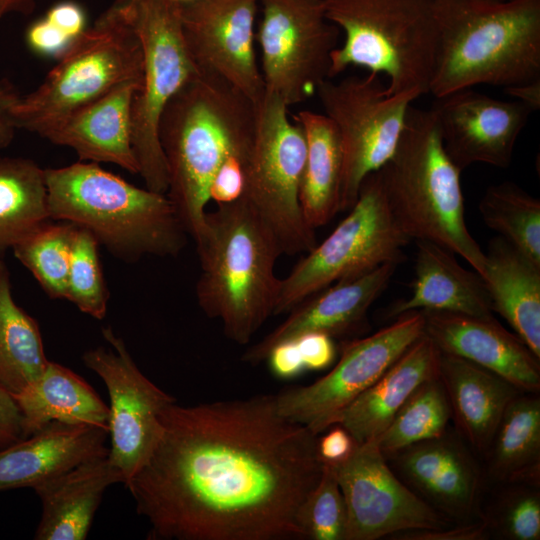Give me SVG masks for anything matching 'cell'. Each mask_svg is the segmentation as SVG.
Instances as JSON below:
<instances>
[{
    "label": "cell",
    "instance_id": "obj_1",
    "mask_svg": "<svg viewBox=\"0 0 540 540\" xmlns=\"http://www.w3.org/2000/svg\"><path fill=\"white\" fill-rule=\"evenodd\" d=\"M145 465L125 485L152 540H304L299 511L323 463L317 437L275 394L169 405Z\"/></svg>",
    "mask_w": 540,
    "mask_h": 540
},
{
    "label": "cell",
    "instance_id": "obj_2",
    "mask_svg": "<svg viewBox=\"0 0 540 540\" xmlns=\"http://www.w3.org/2000/svg\"><path fill=\"white\" fill-rule=\"evenodd\" d=\"M255 116L256 104L248 97L218 77L200 74L162 113L166 194L195 244L205 232L212 180L229 156L249 151Z\"/></svg>",
    "mask_w": 540,
    "mask_h": 540
},
{
    "label": "cell",
    "instance_id": "obj_3",
    "mask_svg": "<svg viewBox=\"0 0 540 540\" xmlns=\"http://www.w3.org/2000/svg\"><path fill=\"white\" fill-rule=\"evenodd\" d=\"M437 48L428 93L540 79V0H434Z\"/></svg>",
    "mask_w": 540,
    "mask_h": 540
},
{
    "label": "cell",
    "instance_id": "obj_4",
    "mask_svg": "<svg viewBox=\"0 0 540 540\" xmlns=\"http://www.w3.org/2000/svg\"><path fill=\"white\" fill-rule=\"evenodd\" d=\"M205 220L196 244L197 302L205 315L221 322L228 339L245 345L274 314L280 286L275 264L282 251L244 197L217 206Z\"/></svg>",
    "mask_w": 540,
    "mask_h": 540
},
{
    "label": "cell",
    "instance_id": "obj_5",
    "mask_svg": "<svg viewBox=\"0 0 540 540\" xmlns=\"http://www.w3.org/2000/svg\"><path fill=\"white\" fill-rule=\"evenodd\" d=\"M51 220L82 227L113 256H176L188 233L167 194L139 188L95 162L44 169Z\"/></svg>",
    "mask_w": 540,
    "mask_h": 540
},
{
    "label": "cell",
    "instance_id": "obj_6",
    "mask_svg": "<svg viewBox=\"0 0 540 540\" xmlns=\"http://www.w3.org/2000/svg\"><path fill=\"white\" fill-rule=\"evenodd\" d=\"M378 172L403 233L459 255L483 278L486 255L466 225L461 170L444 149L433 107L409 106L396 150Z\"/></svg>",
    "mask_w": 540,
    "mask_h": 540
},
{
    "label": "cell",
    "instance_id": "obj_7",
    "mask_svg": "<svg viewBox=\"0 0 540 540\" xmlns=\"http://www.w3.org/2000/svg\"><path fill=\"white\" fill-rule=\"evenodd\" d=\"M344 33L331 54L329 78L350 66L387 77L388 95L427 94L437 48L434 0H322Z\"/></svg>",
    "mask_w": 540,
    "mask_h": 540
},
{
    "label": "cell",
    "instance_id": "obj_8",
    "mask_svg": "<svg viewBox=\"0 0 540 540\" xmlns=\"http://www.w3.org/2000/svg\"><path fill=\"white\" fill-rule=\"evenodd\" d=\"M143 50L123 0H115L57 59L43 82L13 108L17 129L45 126L117 87L141 85Z\"/></svg>",
    "mask_w": 540,
    "mask_h": 540
},
{
    "label": "cell",
    "instance_id": "obj_9",
    "mask_svg": "<svg viewBox=\"0 0 540 540\" xmlns=\"http://www.w3.org/2000/svg\"><path fill=\"white\" fill-rule=\"evenodd\" d=\"M123 2L143 50L141 85L131 106L132 149L146 188L166 194L160 119L174 95L199 73L184 42L179 7L162 0Z\"/></svg>",
    "mask_w": 540,
    "mask_h": 540
},
{
    "label": "cell",
    "instance_id": "obj_10",
    "mask_svg": "<svg viewBox=\"0 0 540 540\" xmlns=\"http://www.w3.org/2000/svg\"><path fill=\"white\" fill-rule=\"evenodd\" d=\"M348 215L280 279L274 314L288 313L322 289L390 261H402L410 239L388 206L379 172L362 182Z\"/></svg>",
    "mask_w": 540,
    "mask_h": 540
},
{
    "label": "cell",
    "instance_id": "obj_11",
    "mask_svg": "<svg viewBox=\"0 0 540 540\" xmlns=\"http://www.w3.org/2000/svg\"><path fill=\"white\" fill-rule=\"evenodd\" d=\"M288 107L268 92L256 103L242 197L273 233L282 254L295 255L308 252L317 242L299 198L305 138L299 124L289 118Z\"/></svg>",
    "mask_w": 540,
    "mask_h": 540
},
{
    "label": "cell",
    "instance_id": "obj_12",
    "mask_svg": "<svg viewBox=\"0 0 540 540\" xmlns=\"http://www.w3.org/2000/svg\"><path fill=\"white\" fill-rule=\"evenodd\" d=\"M316 94L324 114L335 125L342 147L340 211L356 202L363 180L380 170L394 154L406 114L421 96L409 91L388 95L378 74L322 81Z\"/></svg>",
    "mask_w": 540,
    "mask_h": 540
},
{
    "label": "cell",
    "instance_id": "obj_13",
    "mask_svg": "<svg viewBox=\"0 0 540 540\" xmlns=\"http://www.w3.org/2000/svg\"><path fill=\"white\" fill-rule=\"evenodd\" d=\"M256 32L265 92L288 106L316 94L329 78L339 29L325 15L322 0H259Z\"/></svg>",
    "mask_w": 540,
    "mask_h": 540
},
{
    "label": "cell",
    "instance_id": "obj_14",
    "mask_svg": "<svg viewBox=\"0 0 540 540\" xmlns=\"http://www.w3.org/2000/svg\"><path fill=\"white\" fill-rule=\"evenodd\" d=\"M421 311L403 314L390 326L344 345L337 364L306 386L275 394L279 413L315 435L336 424L339 414L424 335Z\"/></svg>",
    "mask_w": 540,
    "mask_h": 540
},
{
    "label": "cell",
    "instance_id": "obj_15",
    "mask_svg": "<svg viewBox=\"0 0 540 540\" xmlns=\"http://www.w3.org/2000/svg\"><path fill=\"white\" fill-rule=\"evenodd\" d=\"M102 335L110 347L89 349L82 361L107 388L108 457L126 485L151 456L161 434L162 413L176 399L141 372L111 327H104Z\"/></svg>",
    "mask_w": 540,
    "mask_h": 540
},
{
    "label": "cell",
    "instance_id": "obj_16",
    "mask_svg": "<svg viewBox=\"0 0 540 540\" xmlns=\"http://www.w3.org/2000/svg\"><path fill=\"white\" fill-rule=\"evenodd\" d=\"M335 471L347 511L346 540H377L447 525L392 471L376 439L357 444Z\"/></svg>",
    "mask_w": 540,
    "mask_h": 540
},
{
    "label": "cell",
    "instance_id": "obj_17",
    "mask_svg": "<svg viewBox=\"0 0 540 540\" xmlns=\"http://www.w3.org/2000/svg\"><path fill=\"white\" fill-rule=\"evenodd\" d=\"M259 0H199L180 8L188 53L200 75L215 76L255 104L265 93L255 51Z\"/></svg>",
    "mask_w": 540,
    "mask_h": 540
},
{
    "label": "cell",
    "instance_id": "obj_18",
    "mask_svg": "<svg viewBox=\"0 0 540 540\" xmlns=\"http://www.w3.org/2000/svg\"><path fill=\"white\" fill-rule=\"evenodd\" d=\"M444 149L462 171L474 163L506 168L532 111L471 88L439 98L433 106Z\"/></svg>",
    "mask_w": 540,
    "mask_h": 540
},
{
    "label": "cell",
    "instance_id": "obj_19",
    "mask_svg": "<svg viewBox=\"0 0 540 540\" xmlns=\"http://www.w3.org/2000/svg\"><path fill=\"white\" fill-rule=\"evenodd\" d=\"M401 262H386L309 296L291 309L281 324L248 348L242 360L258 364L266 360L274 346L305 334L320 333L335 338L354 331L363 323Z\"/></svg>",
    "mask_w": 540,
    "mask_h": 540
},
{
    "label": "cell",
    "instance_id": "obj_20",
    "mask_svg": "<svg viewBox=\"0 0 540 540\" xmlns=\"http://www.w3.org/2000/svg\"><path fill=\"white\" fill-rule=\"evenodd\" d=\"M393 459L403 482L429 506L459 523L473 521L480 471L469 450L448 434L411 445Z\"/></svg>",
    "mask_w": 540,
    "mask_h": 540
},
{
    "label": "cell",
    "instance_id": "obj_21",
    "mask_svg": "<svg viewBox=\"0 0 540 540\" xmlns=\"http://www.w3.org/2000/svg\"><path fill=\"white\" fill-rule=\"evenodd\" d=\"M424 333L440 352L470 361L502 377L522 392L540 390L539 358L493 318L421 311Z\"/></svg>",
    "mask_w": 540,
    "mask_h": 540
},
{
    "label": "cell",
    "instance_id": "obj_22",
    "mask_svg": "<svg viewBox=\"0 0 540 540\" xmlns=\"http://www.w3.org/2000/svg\"><path fill=\"white\" fill-rule=\"evenodd\" d=\"M140 83H125L45 126L38 135L73 149L81 161L112 163L132 174L131 106Z\"/></svg>",
    "mask_w": 540,
    "mask_h": 540
},
{
    "label": "cell",
    "instance_id": "obj_23",
    "mask_svg": "<svg viewBox=\"0 0 540 540\" xmlns=\"http://www.w3.org/2000/svg\"><path fill=\"white\" fill-rule=\"evenodd\" d=\"M108 429L51 422L0 448V491L38 485L109 453Z\"/></svg>",
    "mask_w": 540,
    "mask_h": 540
},
{
    "label": "cell",
    "instance_id": "obj_24",
    "mask_svg": "<svg viewBox=\"0 0 540 540\" xmlns=\"http://www.w3.org/2000/svg\"><path fill=\"white\" fill-rule=\"evenodd\" d=\"M123 483L108 454L85 461L34 488L42 506L36 540H85L106 489Z\"/></svg>",
    "mask_w": 540,
    "mask_h": 540
},
{
    "label": "cell",
    "instance_id": "obj_25",
    "mask_svg": "<svg viewBox=\"0 0 540 540\" xmlns=\"http://www.w3.org/2000/svg\"><path fill=\"white\" fill-rule=\"evenodd\" d=\"M416 243L411 295L391 305L388 318L425 310L493 318L489 293L477 272L463 268L444 247L425 240Z\"/></svg>",
    "mask_w": 540,
    "mask_h": 540
},
{
    "label": "cell",
    "instance_id": "obj_26",
    "mask_svg": "<svg viewBox=\"0 0 540 540\" xmlns=\"http://www.w3.org/2000/svg\"><path fill=\"white\" fill-rule=\"evenodd\" d=\"M440 350L425 333L338 416L357 444L377 439L424 381L438 375Z\"/></svg>",
    "mask_w": 540,
    "mask_h": 540
},
{
    "label": "cell",
    "instance_id": "obj_27",
    "mask_svg": "<svg viewBox=\"0 0 540 540\" xmlns=\"http://www.w3.org/2000/svg\"><path fill=\"white\" fill-rule=\"evenodd\" d=\"M438 377L460 435L487 454L506 407L522 391L489 370L442 352Z\"/></svg>",
    "mask_w": 540,
    "mask_h": 540
},
{
    "label": "cell",
    "instance_id": "obj_28",
    "mask_svg": "<svg viewBox=\"0 0 540 540\" xmlns=\"http://www.w3.org/2000/svg\"><path fill=\"white\" fill-rule=\"evenodd\" d=\"M483 276L493 312L540 359V266L498 236L489 242Z\"/></svg>",
    "mask_w": 540,
    "mask_h": 540
},
{
    "label": "cell",
    "instance_id": "obj_29",
    "mask_svg": "<svg viewBox=\"0 0 540 540\" xmlns=\"http://www.w3.org/2000/svg\"><path fill=\"white\" fill-rule=\"evenodd\" d=\"M11 396L21 414L23 438L54 421L108 429L109 407L84 379L61 364L49 361L38 379Z\"/></svg>",
    "mask_w": 540,
    "mask_h": 540
},
{
    "label": "cell",
    "instance_id": "obj_30",
    "mask_svg": "<svg viewBox=\"0 0 540 540\" xmlns=\"http://www.w3.org/2000/svg\"><path fill=\"white\" fill-rule=\"evenodd\" d=\"M293 120L301 127L306 144L300 204L307 223L316 229L340 212L341 141L335 125L325 114L301 110Z\"/></svg>",
    "mask_w": 540,
    "mask_h": 540
},
{
    "label": "cell",
    "instance_id": "obj_31",
    "mask_svg": "<svg viewBox=\"0 0 540 540\" xmlns=\"http://www.w3.org/2000/svg\"><path fill=\"white\" fill-rule=\"evenodd\" d=\"M490 475L507 484L540 485V399L521 392L506 407L487 452Z\"/></svg>",
    "mask_w": 540,
    "mask_h": 540
},
{
    "label": "cell",
    "instance_id": "obj_32",
    "mask_svg": "<svg viewBox=\"0 0 540 540\" xmlns=\"http://www.w3.org/2000/svg\"><path fill=\"white\" fill-rule=\"evenodd\" d=\"M48 363L38 323L16 304L10 273L0 259V386L10 395L18 393Z\"/></svg>",
    "mask_w": 540,
    "mask_h": 540
},
{
    "label": "cell",
    "instance_id": "obj_33",
    "mask_svg": "<svg viewBox=\"0 0 540 540\" xmlns=\"http://www.w3.org/2000/svg\"><path fill=\"white\" fill-rule=\"evenodd\" d=\"M49 220L44 169L31 159L0 157V257Z\"/></svg>",
    "mask_w": 540,
    "mask_h": 540
},
{
    "label": "cell",
    "instance_id": "obj_34",
    "mask_svg": "<svg viewBox=\"0 0 540 540\" xmlns=\"http://www.w3.org/2000/svg\"><path fill=\"white\" fill-rule=\"evenodd\" d=\"M452 418L449 401L438 375L424 381L410 395L376 439L388 459L416 443L443 435Z\"/></svg>",
    "mask_w": 540,
    "mask_h": 540
},
{
    "label": "cell",
    "instance_id": "obj_35",
    "mask_svg": "<svg viewBox=\"0 0 540 540\" xmlns=\"http://www.w3.org/2000/svg\"><path fill=\"white\" fill-rule=\"evenodd\" d=\"M484 223L540 266V201L512 182L488 187L479 202Z\"/></svg>",
    "mask_w": 540,
    "mask_h": 540
},
{
    "label": "cell",
    "instance_id": "obj_36",
    "mask_svg": "<svg viewBox=\"0 0 540 540\" xmlns=\"http://www.w3.org/2000/svg\"><path fill=\"white\" fill-rule=\"evenodd\" d=\"M75 230L74 224L53 223L49 220L12 248L14 256L53 299L66 297Z\"/></svg>",
    "mask_w": 540,
    "mask_h": 540
},
{
    "label": "cell",
    "instance_id": "obj_37",
    "mask_svg": "<svg viewBox=\"0 0 540 540\" xmlns=\"http://www.w3.org/2000/svg\"><path fill=\"white\" fill-rule=\"evenodd\" d=\"M98 246L99 243L91 232L76 226L65 299L81 312L101 320L107 312L109 292L101 268Z\"/></svg>",
    "mask_w": 540,
    "mask_h": 540
},
{
    "label": "cell",
    "instance_id": "obj_38",
    "mask_svg": "<svg viewBox=\"0 0 540 540\" xmlns=\"http://www.w3.org/2000/svg\"><path fill=\"white\" fill-rule=\"evenodd\" d=\"M305 539L346 540L347 511L334 465L323 464L321 477L299 511Z\"/></svg>",
    "mask_w": 540,
    "mask_h": 540
},
{
    "label": "cell",
    "instance_id": "obj_39",
    "mask_svg": "<svg viewBox=\"0 0 540 540\" xmlns=\"http://www.w3.org/2000/svg\"><path fill=\"white\" fill-rule=\"evenodd\" d=\"M513 487L500 498L487 527L509 540L540 539L539 487L511 484Z\"/></svg>",
    "mask_w": 540,
    "mask_h": 540
},
{
    "label": "cell",
    "instance_id": "obj_40",
    "mask_svg": "<svg viewBox=\"0 0 540 540\" xmlns=\"http://www.w3.org/2000/svg\"><path fill=\"white\" fill-rule=\"evenodd\" d=\"M249 151L229 156L216 172L209 195L217 206L235 202L244 195Z\"/></svg>",
    "mask_w": 540,
    "mask_h": 540
},
{
    "label": "cell",
    "instance_id": "obj_41",
    "mask_svg": "<svg viewBox=\"0 0 540 540\" xmlns=\"http://www.w3.org/2000/svg\"><path fill=\"white\" fill-rule=\"evenodd\" d=\"M73 41L45 17L32 23L26 32V42L32 51L56 59L64 54Z\"/></svg>",
    "mask_w": 540,
    "mask_h": 540
},
{
    "label": "cell",
    "instance_id": "obj_42",
    "mask_svg": "<svg viewBox=\"0 0 540 540\" xmlns=\"http://www.w3.org/2000/svg\"><path fill=\"white\" fill-rule=\"evenodd\" d=\"M488 530L485 520H482L460 523L454 528H447L445 525L432 529L403 531L389 538L397 540H482L488 535Z\"/></svg>",
    "mask_w": 540,
    "mask_h": 540
},
{
    "label": "cell",
    "instance_id": "obj_43",
    "mask_svg": "<svg viewBox=\"0 0 540 540\" xmlns=\"http://www.w3.org/2000/svg\"><path fill=\"white\" fill-rule=\"evenodd\" d=\"M298 347L305 371L329 367L336 356L333 338L320 333L305 334L293 339Z\"/></svg>",
    "mask_w": 540,
    "mask_h": 540
},
{
    "label": "cell",
    "instance_id": "obj_44",
    "mask_svg": "<svg viewBox=\"0 0 540 540\" xmlns=\"http://www.w3.org/2000/svg\"><path fill=\"white\" fill-rule=\"evenodd\" d=\"M356 445L350 433L342 426L335 424L327 433L318 435L317 455L323 464L336 466L352 454Z\"/></svg>",
    "mask_w": 540,
    "mask_h": 540
},
{
    "label": "cell",
    "instance_id": "obj_45",
    "mask_svg": "<svg viewBox=\"0 0 540 540\" xmlns=\"http://www.w3.org/2000/svg\"><path fill=\"white\" fill-rule=\"evenodd\" d=\"M271 373L280 379H291L305 371L297 344L294 340L274 346L266 358Z\"/></svg>",
    "mask_w": 540,
    "mask_h": 540
},
{
    "label": "cell",
    "instance_id": "obj_46",
    "mask_svg": "<svg viewBox=\"0 0 540 540\" xmlns=\"http://www.w3.org/2000/svg\"><path fill=\"white\" fill-rule=\"evenodd\" d=\"M45 18L75 40L86 29V16L80 5L71 1L55 4Z\"/></svg>",
    "mask_w": 540,
    "mask_h": 540
},
{
    "label": "cell",
    "instance_id": "obj_47",
    "mask_svg": "<svg viewBox=\"0 0 540 540\" xmlns=\"http://www.w3.org/2000/svg\"><path fill=\"white\" fill-rule=\"evenodd\" d=\"M23 438L21 414L13 397L0 386V448Z\"/></svg>",
    "mask_w": 540,
    "mask_h": 540
},
{
    "label": "cell",
    "instance_id": "obj_48",
    "mask_svg": "<svg viewBox=\"0 0 540 540\" xmlns=\"http://www.w3.org/2000/svg\"><path fill=\"white\" fill-rule=\"evenodd\" d=\"M20 96L13 84L6 78L0 79V148L8 146L17 129L13 108Z\"/></svg>",
    "mask_w": 540,
    "mask_h": 540
},
{
    "label": "cell",
    "instance_id": "obj_49",
    "mask_svg": "<svg viewBox=\"0 0 540 540\" xmlns=\"http://www.w3.org/2000/svg\"><path fill=\"white\" fill-rule=\"evenodd\" d=\"M504 91L526 105L532 112L540 107V79L504 88Z\"/></svg>",
    "mask_w": 540,
    "mask_h": 540
},
{
    "label": "cell",
    "instance_id": "obj_50",
    "mask_svg": "<svg viewBox=\"0 0 540 540\" xmlns=\"http://www.w3.org/2000/svg\"><path fill=\"white\" fill-rule=\"evenodd\" d=\"M35 8V0H0V18L11 14H30Z\"/></svg>",
    "mask_w": 540,
    "mask_h": 540
},
{
    "label": "cell",
    "instance_id": "obj_51",
    "mask_svg": "<svg viewBox=\"0 0 540 540\" xmlns=\"http://www.w3.org/2000/svg\"><path fill=\"white\" fill-rule=\"evenodd\" d=\"M179 8L191 5L199 0H162Z\"/></svg>",
    "mask_w": 540,
    "mask_h": 540
}]
</instances>
